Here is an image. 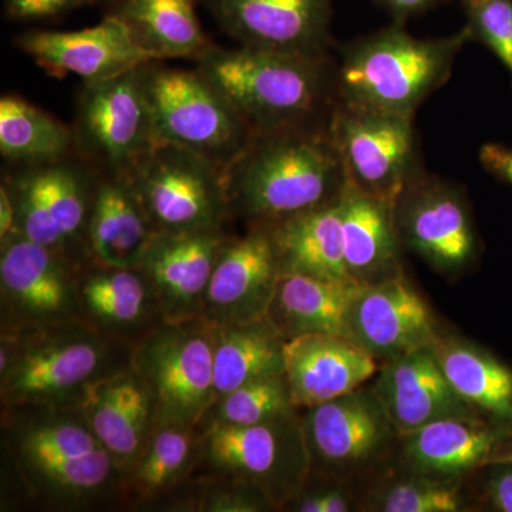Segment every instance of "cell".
Instances as JSON below:
<instances>
[{"label":"cell","instance_id":"cell-15","mask_svg":"<svg viewBox=\"0 0 512 512\" xmlns=\"http://www.w3.org/2000/svg\"><path fill=\"white\" fill-rule=\"evenodd\" d=\"M10 350V349H9ZM103 360V348L83 332L59 335L26 343L2 375L3 396L9 403H45L92 383Z\"/></svg>","mask_w":512,"mask_h":512},{"label":"cell","instance_id":"cell-33","mask_svg":"<svg viewBox=\"0 0 512 512\" xmlns=\"http://www.w3.org/2000/svg\"><path fill=\"white\" fill-rule=\"evenodd\" d=\"M147 446L131 467V488L138 498L163 493L188 468L194 450L192 427L156 424Z\"/></svg>","mask_w":512,"mask_h":512},{"label":"cell","instance_id":"cell-26","mask_svg":"<svg viewBox=\"0 0 512 512\" xmlns=\"http://www.w3.org/2000/svg\"><path fill=\"white\" fill-rule=\"evenodd\" d=\"M265 225L271 234L279 275L352 279L343 255L339 200Z\"/></svg>","mask_w":512,"mask_h":512},{"label":"cell","instance_id":"cell-38","mask_svg":"<svg viewBox=\"0 0 512 512\" xmlns=\"http://www.w3.org/2000/svg\"><path fill=\"white\" fill-rule=\"evenodd\" d=\"M96 0H3L6 16L19 22H40L67 15Z\"/></svg>","mask_w":512,"mask_h":512},{"label":"cell","instance_id":"cell-18","mask_svg":"<svg viewBox=\"0 0 512 512\" xmlns=\"http://www.w3.org/2000/svg\"><path fill=\"white\" fill-rule=\"evenodd\" d=\"M376 370L375 357L350 339L302 335L285 340L284 373L293 406L309 409L355 392Z\"/></svg>","mask_w":512,"mask_h":512},{"label":"cell","instance_id":"cell-24","mask_svg":"<svg viewBox=\"0 0 512 512\" xmlns=\"http://www.w3.org/2000/svg\"><path fill=\"white\" fill-rule=\"evenodd\" d=\"M156 235L126 177L99 175L87 225V244L100 265L137 268Z\"/></svg>","mask_w":512,"mask_h":512},{"label":"cell","instance_id":"cell-17","mask_svg":"<svg viewBox=\"0 0 512 512\" xmlns=\"http://www.w3.org/2000/svg\"><path fill=\"white\" fill-rule=\"evenodd\" d=\"M433 346L387 360L377 380L375 396L400 434L448 417L473 416V407L447 382Z\"/></svg>","mask_w":512,"mask_h":512},{"label":"cell","instance_id":"cell-27","mask_svg":"<svg viewBox=\"0 0 512 512\" xmlns=\"http://www.w3.org/2000/svg\"><path fill=\"white\" fill-rule=\"evenodd\" d=\"M402 436L407 461L420 473L444 478L488 463L501 440L476 416L433 421Z\"/></svg>","mask_w":512,"mask_h":512},{"label":"cell","instance_id":"cell-20","mask_svg":"<svg viewBox=\"0 0 512 512\" xmlns=\"http://www.w3.org/2000/svg\"><path fill=\"white\" fill-rule=\"evenodd\" d=\"M390 427L375 394L355 390L309 407L302 431L306 448L316 460L348 468L372 457L389 437Z\"/></svg>","mask_w":512,"mask_h":512},{"label":"cell","instance_id":"cell-1","mask_svg":"<svg viewBox=\"0 0 512 512\" xmlns=\"http://www.w3.org/2000/svg\"><path fill=\"white\" fill-rule=\"evenodd\" d=\"M224 177L231 211L255 225L333 204L348 181L328 124L254 134Z\"/></svg>","mask_w":512,"mask_h":512},{"label":"cell","instance_id":"cell-6","mask_svg":"<svg viewBox=\"0 0 512 512\" xmlns=\"http://www.w3.org/2000/svg\"><path fill=\"white\" fill-rule=\"evenodd\" d=\"M133 367L153 393L156 424L194 427L217 402L214 326L201 316L167 320L141 343Z\"/></svg>","mask_w":512,"mask_h":512},{"label":"cell","instance_id":"cell-39","mask_svg":"<svg viewBox=\"0 0 512 512\" xmlns=\"http://www.w3.org/2000/svg\"><path fill=\"white\" fill-rule=\"evenodd\" d=\"M350 508L352 503L349 495L345 491L332 488L301 495L293 505V510L299 512H346L350 511Z\"/></svg>","mask_w":512,"mask_h":512},{"label":"cell","instance_id":"cell-40","mask_svg":"<svg viewBox=\"0 0 512 512\" xmlns=\"http://www.w3.org/2000/svg\"><path fill=\"white\" fill-rule=\"evenodd\" d=\"M480 161L488 173L512 185V147L485 144L480 151Z\"/></svg>","mask_w":512,"mask_h":512},{"label":"cell","instance_id":"cell-36","mask_svg":"<svg viewBox=\"0 0 512 512\" xmlns=\"http://www.w3.org/2000/svg\"><path fill=\"white\" fill-rule=\"evenodd\" d=\"M471 40L483 43L512 74V0H461Z\"/></svg>","mask_w":512,"mask_h":512},{"label":"cell","instance_id":"cell-4","mask_svg":"<svg viewBox=\"0 0 512 512\" xmlns=\"http://www.w3.org/2000/svg\"><path fill=\"white\" fill-rule=\"evenodd\" d=\"M160 143L185 148L225 171L254 133L198 70L150 62L140 67Z\"/></svg>","mask_w":512,"mask_h":512},{"label":"cell","instance_id":"cell-2","mask_svg":"<svg viewBox=\"0 0 512 512\" xmlns=\"http://www.w3.org/2000/svg\"><path fill=\"white\" fill-rule=\"evenodd\" d=\"M197 63L254 134L328 124L338 99L328 57L212 45Z\"/></svg>","mask_w":512,"mask_h":512},{"label":"cell","instance_id":"cell-12","mask_svg":"<svg viewBox=\"0 0 512 512\" xmlns=\"http://www.w3.org/2000/svg\"><path fill=\"white\" fill-rule=\"evenodd\" d=\"M279 271L268 225L229 238L212 271L201 316L211 325H241L266 319Z\"/></svg>","mask_w":512,"mask_h":512},{"label":"cell","instance_id":"cell-3","mask_svg":"<svg viewBox=\"0 0 512 512\" xmlns=\"http://www.w3.org/2000/svg\"><path fill=\"white\" fill-rule=\"evenodd\" d=\"M393 22L340 50L335 69L339 99L414 117L431 94L450 79L471 35L467 26L437 39H417Z\"/></svg>","mask_w":512,"mask_h":512},{"label":"cell","instance_id":"cell-13","mask_svg":"<svg viewBox=\"0 0 512 512\" xmlns=\"http://www.w3.org/2000/svg\"><path fill=\"white\" fill-rule=\"evenodd\" d=\"M16 46L50 76L63 79L73 74L84 83L111 79L154 62L111 15L72 32L29 30L18 36Z\"/></svg>","mask_w":512,"mask_h":512},{"label":"cell","instance_id":"cell-44","mask_svg":"<svg viewBox=\"0 0 512 512\" xmlns=\"http://www.w3.org/2000/svg\"><path fill=\"white\" fill-rule=\"evenodd\" d=\"M490 461H494V463L512 464V447L511 450L505 451V453L494 454Z\"/></svg>","mask_w":512,"mask_h":512},{"label":"cell","instance_id":"cell-14","mask_svg":"<svg viewBox=\"0 0 512 512\" xmlns=\"http://www.w3.org/2000/svg\"><path fill=\"white\" fill-rule=\"evenodd\" d=\"M228 239L222 231L156 232L137 268L168 322L201 316L212 271Z\"/></svg>","mask_w":512,"mask_h":512},{"label":"cell","instance_id":"cell-11","mask_svg":"<svg viewBox=\"0 0 512 512\" xmlns=\"http://www.w3.org/2000/svg\"><path fill=\"white\" fill-rule=\"evenodd\" d=\"M400 241L440 271H457L473 261V221L456 188L423 171L407 185L394 207Z\"/></svg>","mask_w":512,"mask_h":512},{"label":"cell","instance_id":"cell-42","mask_svg":"<svg viewBox=\"0 0 512 512\" xmlns=\"http://www.w3.org/2000/svg\"><path fill=\"white\" fill-rule=\"evenodd\" d=\"M488 497L498 511L512 512V468L495 471L488 483Z\"/></svg>","mask_w":512,"mask_h":512},{"label":"cell","instance_id":"cell-16","mask_svg":"<svg viewBox=\"0 0 512 512\" xmlns=\"http://www.w3.org/2000/svg\"><path fill=\"white\" fill-rule=\"evenodd\" d=\"M350 338L375 359L392 360L433 346L439 336L429 306L399 274L363 286L350 313Z\"/></svg>","mask_w":512,"mask_h":512},{"label":"cell","instance_id":"cell-19","mask_svg":"<svg viewBox=\"0 0 512 512\" xmlns=\"http://www.w3.org/2000/svg\"><path fill=\"white\" fill-rule=\"evenodd\" d=\"M82 393L87 426L117 466L133 467L157 423L150 387L133 370L93 380Z\"/></svg>","mask_w":512,"mask_h":512},{"label":"cell","instance_id":"cell-35","mask_svg":"<svg viewBox=\"0 0 512 512\" xmlns=\"http://www.w3.org/2000/svg\"><path fill=\"white\" fill-rule=\"evenodd\" d=\"M104 448L89 426L74 421H47L30 427L20 441L23 461L56 456H79Z\"/></svg>","mask_w":512,"mask_h":512},{"label":"cell","instance_id":"cell-31","mask_svg":"<svg viewBox=\"0 0 512 512\" xmlns=\"http://www.w3.org/2000/svg\"><path fill=\"white\" fill-rule=\"evenodd\" d=\"M434 352L454 392L473 409L512 424V372L461 340L437 339Z\"/></svg>","mask_w":512,"mask_h":512},{"label":"cell","instance_id":"cell-8","mask_svg":"<svg viewBox=\"0 0 512 512\" xmlns=\"http://www.w3.org/2000/svg\"><path fill=\"white\" fill-rule=\"evenodd\" d=\"M127 180L156 232L222 231L231 211L224 171L185 148L158 144Z\"/></svg>","mask_w":512,"mask_h":512},{"label":"cell","instance_id":"cell-32","mask_svg":"<svg viewBox=\"0 0 512 512\" xmlns=\"http://www.w3.org/2000/svg\"><path fill=\"white\" fill-rule=\"evenodd\" d=\"M84 278V305L93 318L111 328H130L146 316L150 295L146 276L138 268L106 266Z\"/></svg>","mask_w":512,"mask_h":512},{"label":"cell","instance_id":"cell-7","mask_svg":"<svg viewBox=\"0 0 512 512\" xmlns=\"http://www.w3.org/2000/svg\"><path fill=\"white\" fill-rule=\"evenodd\" d=\"M413 119L339 97L330 111L329 133L346 177L393 208L421 173Z\"/></svg>","mask_w":512,"mask_h":512},{"label":"cell","instance_id":"cell-22","mask_svg":"<svg viewBox=\"0 0 512 512\" xmlns=\"http://www.w3.org/2000/svg\"><path fill=\"white\" fill-rule=\"evenodd\" d=\"M343 255L350 278L376 284L400 274L394 208L346 181L339 198Z\"/></svg>","mask_w":512,"mask_h":512},{"label":"cell","instance_id":"cell-5","mask_svg":"<svg viewBox=\"0 0 512 512\" xmlns=\"http://www.w3.org/2000/svg\"><path fill=\"white\" fill-rule=\"evenodd\" d=\"M76 156L99 175L128 177L160 144L140 67L84 83L73 124Z\"/></svg>","mask_w":512,"mask_h":512},{"label":"cell","instance_id":"cell-25","mask_svg":"<svg viewBox=\"0 0 512 512\" xmlns=\"http://www.w3.org/2000/svg\"><path fill=\"white\" fill-rule=\"evenodd\" d=\"M201 0H109L106 15L126 26L151 60L200 59L212 46L198 18Z\"/></svg>","mask_w":512,"mask_h":512},{"label":"cell","instance_id":"cell-30","mask_svg":"<svg viewBox=\"0 0 512 512\" xmlns=\"http://www.w3.org/2000/svg\"><path fill=\"white\" fill-rule=\"evenodd\" d=\"M0 154L15 167L76 156L73 128L19 96L0 100Z\"/></svg>","mask_w":512,"mask_h":512},{"label":"cell","instance_id":"cell-41","mask_svg":"<svg viewBox=\"0 0 512 512\" xmlns=\"http://www.w3.org/2000/svg\"><path fill=\"white\" fill-rule=\"evenodd\" d=\"M376 2L390 13L394 22L406 23L407 20L423 15L447 0H376Z\"/></svg>","mask_w":512,"mask_h":512},{"label":"cell","instance_id":"cell-37","mask_svg":"<svg viewBox=\"0 0 512 512\" xmlns=\"http://www.w3.org/2000/svg\"><path fill=\"white\" fill-rule=\"evenodd\" d=\"M377 505L384 512H456L461 501L454 488L416 478L387 488Z\"/></svg>","mask_w":512,"mask_h":512},{"label":"cell","instance_id":"cell-10","mask_svg":"<svg viewBox=\"0 0 512 512\" xmlns=\"http://www.w3.org/2000/svg\"><path fill=\"white\" fill-rule=\"evenodd\" d=\"M222 32L239 46L328 57L332 0H201Z\"/></svg>","mask_w":512,"mask_h":512},{"label":"cell","instance_id":"cell-29","mask_svg":"<svg viewBox=\"0 0 512 512\" xmlns=\"http://www.w3.org/2000/svg\"><path fill=\"white\" fill-rule=\"evenodd\" d=\"M212 326L217 400L244 384L284 373L285 339L268 320Z\"/></svg>","mask_w":512,"mask_h":512},{"label":"cell","instance_id":"cell-23","mask_svg":"<svg viewBox=\"0 0 512 512\" xmlns=\"http://www.w3.org/2000/svg\"><path fill=\"white\" fill-rule=\"evenodd\" d=\"M0 281L12 305L37 322L63 319L72 305V282L64 268L63 252L22 235L2 242Z\"/></svg>","mask_w":512,"mask_h":512},{"label":"cell","instance_id":"cell-43","mask_svg":"<svg viewBox=\"0 0 512 512\" xmlns=\"http://www.w3.org/2000/svg\"><path fill=\"white\" fill-rule=\"evenodd\" d=\"M18 235L16 227V205L8 185L2 183L0 187V238L2 242Z\"/></svg>","mask_w":512,"mask_h":512},{"label":"cell","instance_id":"cell-21","mask_svg":"<svg viewBox=\"0 0 512 512\" xmlns=\"http://www.w3.org/2000/svg\"><path fill=\"white\" fill-rule=\"evenodd\" d=\"M362 282L286 274L276 281L266 320L285 340L302 335L350 338V313Z\"/></svg>","mask_w":512,"mask_h":512},{"label":"cell","instance_id":"cell-28","mask_svg":"<svg viewBox=\"0 0 512 512\" xmlns=\"http://www.w3.org/2000/svg\"><path fill=\"white\" fill-rule=\"evenodd\" d=\"M288 416L255 424H212L205 437V454L212 466L261 485L285 471L292 437L286 434Z\"/></svg>","mask_w":512,"mask_h":512},{"label":"cell","instance_id":"cell-9","mask_svg":"<svg viewBox=\"0 0 512 512\" xmlns=\"http://www.w3.org/2000/svg\"><path fill=\"white\" fill-rule=\"evenodd\" d=\"M99 174L73 157L16 167L6 175L16 205L18 235L63 252L86 237Z\"/></svg>","mask_w":512,"mask_h":512},{"label":"cell","instance_id":"cell-34","mask_svg":"<svg viewBox=\"0 0 512 512\" xmlns=\"http://www.w3.org/2000/svg\"><path fill=\"white\" fill-rule=\"evenodd\" d=\"M293 407L285 373L262 377L225 394L214 403V423L255 426L289 416Z\"/></svg>","mask_w":512,"mask_h":512}]
</instances>
